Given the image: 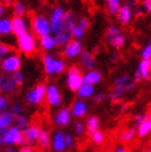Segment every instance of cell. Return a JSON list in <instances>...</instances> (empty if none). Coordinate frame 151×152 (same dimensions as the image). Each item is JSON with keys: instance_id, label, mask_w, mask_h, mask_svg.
Here are the masks:
<instances>
[{"instance_id": "2e32d148", "label": "cell", "mask_w": 151, "mask_h": 152, "mask_svg": "<svg viewBox=\"0 0 151 152\" xmlns=\"http://www.w3.org/2000/svg\"><path fill=\"white\" fill-rule=\"evenodd\" d=\"M89 110V106L87 104V102L84 99H81L78 98L77 100H74L71 105V111H72V115L76 119H83Z\"/></svg>"}, {"instance_id": "c3c4849f", "label": "cell", "mask_w": 151, "mask_h": 152, "mask_svg": "<svg viewBox=\"0 0 151 152\" xmlns=\"http://www.w3.org/2000/svg\"><path fill=\"white\" fill-rule=\"evenodd\" d=\"M135 86H136V83H135L131 78V80H129L126 83V86H125V89H126V93H131L133 90L135 89Z\"/></svg>"}, {"instance_id": "9f6ffc18", "label": "cell", "mask_w": 151, "mask_h": 152, "mask_svg": "<svg viewBox=\"0 0 151 152\" xmlns=\"http://www.w3.org/2000/svg\"><path fill=\"white\" fill-rule=\"evenodd\" d=\"M126 108H128V104L126 103H123L122 105H120V113H124V111H126Z\"/></svg>"}, {"instance_id": "8d00e7d4", "label": "cell", "mask_w": 151, "mask_h": 152, "mask_svg": "<svg viewBox=\"0 0 151 152\" xmlns=\"http://www.w3.org/2000/svg\"><path fill=\"white\" fill-rule=\"evenodd\" d=\"M11 77H12V79L15 80V83L18 84V87L24 84V82H25V75H24V73H22L20 69L16 71V72H14V73H11Z\"/></svg>"}, {"instance_id": "681fc988", "label": "cell", "mask_w": 151, "mask_h": 152, "mask_svg": "<svg viewBox=\"0 0 151 152\" xmlns=\"http://www.w3.org/2000/svg\"><path fill=\"white\" fill-rule=\"evenodd\" d=\"M142 7L149 14H151V0H142Z\"/></svg>"}, {"instance_id": "7402d4cb", "label": "cell", "mask_w": 151, "mask_h": 152, "mask_svg": "<svg viewBox=\"0 0 151 152\" xmlns=\"http://www.w3.org/2000/svg\"><path fill=\"white\" fill-rule=\"evenodd\" d=\"M102 78H103L102 73L99 71H97L95 68L94 69L86 71L83 73V83H88V84H93V86L99 84L102 82Z\"/></svg>"}, {"instance_id": "7bdbcfd3", "label": "cell", "mask_w": 151, "mask_h": 152, "mask_svg": "<svg viewBox=\"0 0 151 152\" xmlns=\"http://www.w3.org/2000/svg\"><path fill=\"white\" fill-rule=\"evenodd\" d=\"M9 53H11V48L4 43H0V62H1Z\"/></svg>"}, {"instance_id": "f907efd6", "label": "cell", "mask_w": 151, "mask_h": 152, "mask_svg": "<svg viewBox=\"0 0 151 152\" xmlns=\"http://www.w3.org/2000/svg\"><path fill=\"white\" fill-rule=\"evenodd\" d=\"M20 152H34V146L31 145H21V148L19 150Z\"/></svg>"}, {"instance_id": "52a82bcc", "label": "cell", "mask_w": 151, "mask_h": 152, "mask_svg": "<svg viewBox=\"0 0 151 152\" xmlns=\"http://www.w3.org/2000/svg\"><path fill=\"white\" fill-rule=\"evenodd\" d=\"M66 10L62 6H56L54 7V10L51 11L50 15V24H51V34L55 35L57 34L59 30L62 28L63 25V19L66 16Z\"/></svg>"}, {"instance_id": "d6986e66", "label": "cell", "mask_w": 151, "mask_h": 152, "mask_svg": "<svg viewBox=\"0 0 151 152\" xmlns=\"http://www.w3.org/2000/svg\"><path fill=\"white\" fill-rule=\"evenodd\" d=\"M79 59V67L83 68L84 71H89V69H94L95 68V57L92 52L89 51H84L83 50V52L81 53V56L78 57Z\"/></svg>"}, {"instance_id": "ba28073f", "label": "cell", "mask_w": 151, "mask_h": 152, "mask_svg": "<svg viewBox=\"0 0 151 152\" xmlns=\"http://www.w3.org/2000/svg\"><path fill=\"white\" fill-rule=\"evenodd\" d=\"M72 111H71V108H67V106H63V108L58 109L55 114L54 116H52V121H54V124L57 126V127H67L71 121H72Z\"/></svg>"}, {"instance_id": "816d5d0a", "label": "cell", "mask_w": 151, "mask_h": 152, "mask_svg": "<svg viewBox=\"0 0 151 152\" xmlns=\"http://www.w3.org/2000/svg\"><path fill=\"white\" fill-rule=\"evenodd\" d=\"M110 62H113V63H117L118 61H119V55H118V52L117 51H113L111 53H110Z\"/></svg>"}, {"instance_id": "836d02e7", "label": "cell", "mask_w": 151, "mask_h": 152, "mask_svg": "<svg viewBox=\"0 0 151 152\" xmlns=\"http://www.w3.org/2000/svg\"><path fill=\"white\" fill-rule=\"evenodd\" d=\"M89 135H90V141H92L94 145H97V146L103 145L104 141H105V135H104L103 131L99 130V129L95 130V131H93V132H90Z\"/></svg>"}, {"instance_id": "8fae6325", "label": "cell", "mask_w": 151, "mask_h": 152, "mask_svg": "<svg viewBox=\"0 0 151 152\" xmlns=\"http://www.w3.org/2000/svg\"><path fill=\"white\" fill-rule=\"evenodd\" d=\"M151 78V59H141L138 66V69L135 71L133 75V80L135 83H139L142 79Z\"/></svg>"}, {"instance_id": "484cf974", "label": "cell", "mask_w": 151, "mask_h": 152, "mask_svg": "<svg viewBox=\"0 0 151 152\" xmlns=\"http://www.w3.org/2000/svg\"><path fill=\"white\" fill-rule=\"evenodd\" d=\"M76 25H77V18H76V14L73 11H67L66 16L63 19V25H62L61 30L73 35V30H74Z\"/></svg>"}, {"instance_id": "11a10c76", "label": "cell", "mask_w": 151, "mask_h": 152, "mask_svg": "<svg viewBox=\"0 0 151 152\" xmlns=\"http://www.w3.org/2000/svg\"><path fill=\"white\" fill-rule=\"evenodd\" d=\"M5 11H6V9H5V4L0 3V18H1V16H4Z\"/></svg>"}, {"instance_id": "603a6c76", "label": "cell", "mask_w": 151, "mask_h": 152, "mask_svg": "<svg viewBox=\"0 0 151 152\" xmlns=\"http://www.w3.org/2000/svg\"><path fill=\"white\" fill-rule=\"evenodd\" d=\"M39 45L42 51L45 52H50L52 50H55L57 47L56 45V41H55V36L52 34H48V35H43L41 37H39Z\"/></svg>"}, {"instance_id": "f546056e", "label": "cell", "mask_w": 151, "mask_h": 152, "mask_svg": "<svg viewBox=\"0 0 151 152\" xmlns=\"http://www.w3.org/2000/svg\"><path fill=\"white\" fill-rule=\"evenodd\" d=\"M37 145L42 150H48L51 148V135L47 130H41L39 141H37Z\"/></svg>"}, {"instance_id": "1f68e13d", "label": "cell", "mask_w": 151, "mask_h": 152, "mask_svg": "<svg viewBox=\"0 0 151 152\" xmlns=\"http://www.w3.org/2000/svg\"><path fill=\"white\" fill-rule=\"evenodd\" d=\"M100 126V121H99V118L97 115H90L87 118L86 120V129H87V132H93L95 130H98Z\"/></svg>"}, {"instance_id": "ee69618b", "label": "cell", "mask_w": 151, "mask_h": 152, "mask_svg": "<svg viewBox=\"0 0 151 152\" xmlns=\"http://www.w3.org/2000/svg\"><path fill=\"white\" fill-rule=\"evenodd\" d=\"M77 26H79V27H82L83 30H87L89 28V20L87 19V18H81V19H78L77 20Z\"/></svg>"}, {"instance_id": "d590c367", "label": "cell", "mask_w": 151, "mask_h": 152, "mask_svg": "<svg viewBox=\"0 0 151 152\" xmlns=\"http://www.w3.org/2000/svg\"><path fill=\"white\" fill-rule=\"evenodd\" d=\"M86 132H87V129H86L84 123H82V121H76L73 124V135L76 137H83Z\"/></svg>"}, {"instance_id": "7dc6e473", "label": "cell", "mask_w": 151, "mask_h": 152, "mask_svg": "<svg viewBox=\"0 0 151 152\" xmlns=\"http://www.w3.org/2000/svg\"><path fill=\"white\" fill-rule=\"evenodd\" d=\"M22 105L20 104V103H15L11 108H10V111L14 114V115H18V114H21L22 113Z\"/></svg>"}, {"instance_id": "ffe728a7", "label": "cell", "mask_w": 151, "mask_h": 152, "mask_svg": "<svg viewBox=\"0 0 151 152\" xmlns=\"http://www.w3.org/2000/svg\"><path fill=\"white\" fill-rule=\"evenodd\" d=\"M42 66H43V71L48 77L56 75L55 71V66H56V56H54L52 53L46 52L42 56Z\"/></svg>"}, {"instance_id": "4316f807", "label": "cell", "mask_w": 151, "mask_h": 152, "mask_svg": "<svg viewBox=\"0 0 151 152\" xmlns=\"http://www.w3.org/2000/svg\"><path fill=\"white\" fill-rule=\"evenodd\" d=\"M15 115L10 110H3L0 114V127L1 129H9L11 125H14Z\"/></svg>"}, {"instance_id": "f6af8a7d", "label": "cell", "mask_w": 151, "mask_h": 152, "mask_svg": "<svg viewBox=\"0 0 151 152\" xmlns=\"http://www.w3.org/2000/svg\"><path fill=\"white\" fill-rule=\"evenodd\" d=\"M145 119V114H136V115H135L134 118H133V123H134V126L135 127H138L141 123H142V120Z\"/></svg>"}, {"instance_id": "4dcf8cb0", "label": "cell", "mask_w": 151, "mask_h": 152, "mask_svg": "<svg viewBox=\"0 0 151 152\" xmlns=\"http://www.w3.org/2000/svg\"><path fill=\"white\" fill-rule=\"evenodd\" d=\"M12 11L16 16H25L27 12V5L25 0H15L12 4Z\"/></svg>"}, {"instance_id": "f5cc1de1", "label": "cell", "mask_w": 151, "mask_h": 152, "mask_svg": "<svg viewBox=\"0 0 151 152\" xmlns=\"http://www.w3.org/2000/svg\"><path fill=\"white\" fill-rule=\"evenodd\" d=\"M6 131V129L0 127V146H4V134Z\"/></svg>"}, {"instance_id": "ac0fdd59", "label": "cell", "mask_w": 151, "mask_h": 152, "mask_svg": "<svg viewBox=\"0 0 151 152\" xmlns=\"http://www.w3.org/2000/svg\"><path fill=\"white\" fill-rule=\"evenodd\" d=\"M133 15H134V11H133V7L129 5V4H123L120 6V9L117 14V19L119 21L120 25H129L131 20H133Z\"/></svg>"}, {"instance_id": "83f0119b", "label": "cell", "mask_w": 151, "mask_h": 152, "mask_svg": "<svg viewBox=\"0 0 151 152\" xmlns=\"http://www.w3.org/2000/svg\"><path fill=\"white\" fill-rule=\"evenodd\" d=\"M138 136V132H136V127L135 126H131V127H126L125 130H123L119 135V139L122 140V142H125V143H129V142H133L135 140V137Z\"/></svg>"}, {"instance_id": "f35d334b", "label": "cell", "mask_w": 151, "mask_h": 152, "mask_svg": "<svg viewBox=\"0 0 151 152\" xmlns=\"http://www.w3.org/2000/svg\"><path fill=\"white\" fill-rule=\"evenodd\" d=\"M129 80H131L130 74L124 73V74L118 75V77L114 79V83H115V84H123V86H126V83L129 82Z\"/></svg>"}, {"instance_id": "5b68a950", "label": "cell", "mask_w": 151, "mask_h": 152, "mask_svg": "<svg viewBox=\"0 0 151 152\" xmlns=\"http://www.w3.org/2000/svg\"><path fill=\"white\" fill-rule=\"evenodd\" d=\"M21 145H24V131L18 126L11 125L4 134V146L14 147Z\"/></svg>"}, {"instance_id": "b9f144b4", "label": "cell", "mask_w": 151, "mask_h": 152, "mask_svg": "<svg viewBox=\"0 0 151 152\" xmlns=\"http://www.w3.org/2000/svg\"><path fill=\"white\" fill-rule=\"evenodd\" d=\"M65 142H66V148H67V150L73 148L74 145H76V137H74V135H72V134H66Z\"/></svg>"}, {"instance_id": "74e56055", "label": "cell", "mask_w": 151, "mask_h": 152, "mask_svg": "<svg viewBox=\"0 0 151 152\" xmlns=\"http://www.w3.org/2000/svg\"><path fill=\"white\" fill-rule=\"evenodd\" d=\"M141 59H151V40L141 50Z\"/></svg>"}, {"instance_id": "db71d44e", "label": "cell", "mask_w": 151, "mask_h": 152, "mask_svg": "<svg viewBox=\"0 0 151 152\" xmlns=\"http://www.w3.org/2000/svg\"><path fill=\"white\" fill-rule=\"evenodd\" d=\"M114 151H115V152H126L128 150H126V147H125L124 145H120V146H117V147L114 148Z\"/></svg>"}, {"instance_id": "44dd1931", "label": "cell", "mask_w": 151, "mask_h": 152, "mask_svg": "<svg viewBox=\"0 0 151 152\" xmlns=\"http://www.w3.org/2000/svg\"><path fill=\"white\" fill-rule=\"evenodd\" d=\"M126 94V89H125V86L123 84H113V88L109 93V99L111 103H119L123 100L124 95Z\"/></svg>"}, {"instance_id": "d6a6232c", "label": "cell", "mask_w": 151, "mask_h": 152, "mask_svg": "<svg viewBox=\"0 0 151 152\" xmlns=\"http://www.w3.org/2000/svg\"><path fill=\"white\" fill-rule=\"evenodd\" d=\"M105 3H107V9H108L109 15L117 16L120 6L123 5V0H105Z\"/></svg>"}, {"instance_id": "ab89813d", "label": "cell", "mask_w": 151, "mask_h": 152, "mask_svg": "<svg viewBox=\"0 0 151 152\" xmlns=\"http://www.w3.org/2000/svg\"><path fill=\"white\" fill-rule=\"evenodd\" d=\"M84 36H86V30H83L82 27H79V26L76 25V27H74V30H73V39L81 41V40L84 39Z\"/></svg>"}, {"instance_id": "7a4b0ae2", "label": "cell", "mask_w": 151, "mask_h": 152, "mask_svg": "<svg viewBox=\"0 0 151 152\" xmlns=\"http://www.w3.org/2000/svg\"><path fill=\"white\" fill-rule=\"evenodd\" d=\"M16 45L18 48L21 53L24 55H32L37 50V40H36V35L31 32H25L20 36L16 37Z\"/></svg>"}, {"instance_id": "f1b7e54d", "label": "cell", "mask_w": 151, "mask_h": 152, "mask_svg": "<svg viewBox=\"0 0 151 152\" xmlns=\"http://www.w3.org/2000/svg\"><path fill=\"white\" fill-rule=\"evenodd\" d=\"M12 34L11 19L9 18H0V36H9Z\"/></svg>"}, {"instance_id": "94428289", "label": "cell", "mask_w": 151, "mask_h": 152, "mask_svg": "<svg viewBox=\"0 0 151 152\" xmlns=\"http://www.w3.org/2000/svg\"><path fill=\"white\" fill-rule=\"evenodd\" d=\"M150 79H151V78H150Z\"/></svg>"}, {"instance_id": "5bb4252c", "label": "cell", "mask_w": 151, "mask_h": 152, "mask_svg": "<svg viewBox=\"0 0 151 152\" xmlns=\"http://www.w3.org/2000/svg\"><path fill=\"white\" fill-rule=\"evenodd\" d=\"M41 130L42 129L39 125H29L25 130H22L24 131V145H37Z\"/></svg>"}, {"instance_id": "277c9868", "label": "cell", "mask_w": 151, "mask_h": 152, "mask_svg": "<svg viewBox=\"0 0 151 152\" xmlns=\"http://www.w3.org/2000/svg\"><path fill=\"white\" fill-rule=\"evenodd\" d=\"M66 74V86L71 92H77L81 84L83 83V74L81 71V67L78 66H71L67 68Z\"/></svg>"}, {"instance_id": "9c48e42d", "label": "cell", "mask_w": 151, "mask_h": 152, "mask_svg": "<svg viewBox=\"0 0 151 152\" xmlns=\"http://www.w3.org/2000/svg\"><path fill=\"white\" fill-rule=\"evenodd\" d=\"M63 57L67 59H76L83 52V43L79 40L72 39L63 46Z\"/></svg>"}, {"instance_id": "e575fe53", "label": "cell", "mask_w": 151, "mask_h": 152, "mask_svg": "<svg viewBox=\"0 0 151 152\" xmlns=\"http://www.w3.org/2000/svg\"><path fill=\"white\" fill-rule=\"evenodd\" d=\"M14 125L18 126L19 129L21 130H25V129L29 126V119L26 115L24 114H18V115H15V120H14Z\"/></svg>"}, {"instance_id": "8992f818", "label": "cell", "mask_w": 151, "mask_h": 152, "mask_svg": "<svg viewBox=\"0 0 151 152\" xmlns=\"http://www.w3.org/2000/svg\"><path fill=\"white\" fill-rule=\"evenodd\" d=\"M46 89L47 86L45 83L41 84H37L36 87H34L32 89H30L26 93V100L29 104L31 105H40L43 103L45 98H46Z\"/></svg>"}, {"instance_id": "d4e9b609", "label": "cell", "mask_w": 151, "mask_h": 152, "mask_svg": "<svg viewBox=\"0 0 151 152\" xmlns=\"http://www.w3.org/2000/svg\"><path fill=\"white\" fill-rule=\"evenodd\" d=\"M76 93H77V96L81 98V99H84V100L92 99V96L95 94V86L88 84V83H82Z\"/></svg>"}, {"instance_id": "7c38bea8", "label": "cell", "mask_w": 151, "mask_h": 152, "mask_svg": "<svg viewBox=\"0 0 151 152\" xmlns=\"http://www.w3.org/2000/svg\"><path fill=\"white\" fill-rule=\"evenodd\" d=\"M46 103L52 106V108H57L62 103V94L61 90L58 89L56 84H48L46 89V98H45Z\"/></svg>"}, {"instance_id": "4fadbf2b", "label": "cell", "mask_w": 151, "mask_h": 152, "mask_svg": "<svg viewBox=\"0 0 151 152\" xmlns=\"http://www.w3.org/2000/svg\"><path fill=\"white\" fill-rule=\"evenodd\" d=\"M18 88V84L11 77V73L1 72L0 73V93L3 94H12Z\"/></svg>"}, {"instance_id": "6f0895ef", "label": "cell", "mask_w": 151, "mask_h": 152, "mask_svg": "<svg viewBox=\"0 0 151 152\" xmlns=\"http://www.w3.org/2000/svg\"><path fill=\"white\" fill-rule=\"evenodd\" d=\"M3 4H5V5H11V4H14V1L15 0H0Z\"/></svg>"}, {"instance_id": "3957f363", "label": "cell", "mask_w": 151, "mask_h": 152, "mask_svg": "<svg viewBox=\"0 0 151 152\" xmlns=\"http://www.w3.org/2000/svg\"><path fill=\"white\" fill-rule=\"evenodd\" d=\"M30 26H31L34 34L37 37H41L43 35H48L51 34V24H50V19L46 18L45 15L37 14L34 15L30 21Z\"/></svg>"}, {"instance_id": "e0dca14e", "label": "cell", "mask_w": 151, "mask_h": 152, "mask_svg": "<svg viewBox=\"0 0 151 152\" xmlns=\"http://www.w3.org/2000/svg\"><path fill=\"white\" fill-rule=\"evenodd\" d=\"M65 137H66V132L63 130H57L51 136V148L55 152H63L67 150Z\"/></svg>"}, {"instance_id": "30bf717a", "label": "cell", "mask_w": 151, "mask_h": 152, "mask_svg": "<svg viewBox=\"0 0 151 152\" xmlns=\"http://www.w3.org/2000/svg\"><path fill=\"white\" fill-rule=\"evenodd\" d=\"M1 69L6 73H14L21 68V58L16 53H9L1 62H0Z\"/></svg>"}, {"instance_id": "60d3db41", "label": "cell", "mask_w": 151, "mask_h": 152, "mask_svg": "<svg viewBox=\"0 0 151 152\" xmlns=\"http://www.w3.org/2000/svg\"><path fill=\"white\" fill-rule=\"evenodd\" d=\"M105 98H107V94L103 93V92H98V93H95V94L92 96V102H93V104H95V105H99V104H102V103L105 100Z\"/></svg>"}, {"instance_id": "bcb514c9", "label": "cell", "mask_w": 151, "mask_h": 152, "mask_svg": "<svg viewBox=\"0 0 151 152\" xmlns=\"http://www.w3.org/2000/svg\"><path fill=\"white\" fill-rule=\"evenodd\" d=\"M0 109L1 110H7L9 109V100L3 95V93H0Z\"/></svg>"}, {"instance_id": "680465c9", "label": "cell", "mask_w": 151, "mask_h": 152, "mask_svg": "<svg viewBox=\"0 0 151 152\" xmlns=\"http://www.w3.org/2000/svg\"><path fill=\"white\" fill-rule=\"evenodd\" d=\"M147 152H151V145L147 146Z\"/></svg>"}, {"instance_id": "91938a15", "label": "cell", "mask_w": 151, "mask_h": 152, "mask_svg": "<svg viewBox=\"0 0 151 152\" xmlns=\"http://www.w3.org/2000/svg\"><path fill=\"white\" fill-rule=\"evenodd\" d=\"M1 111H3V110H1V109H0V114H1Z\"/></svg>"}, {"instance_id": "6da1fadb", "label": "cell", "mask_w": 151, "mask_h": 152, "mask_svg": "<svg viewBox=\"0 0 151 152\" xmlns=\"http://www.w3.org/2000/svg\"><path fill=\"white\" fill-rule=\"evenodd\" d=\"M105 39H107V42L115 50L123 48L126 45V36L118 25H110L108 27Z\"/></svg>"}, {"instance_id": "cb8c5ba5", "label": "cell", "mask_w": 151, "mask_h": 152, "mask_svg": "<svg viewBox=\"0 0 151 152\" xmlns=\"http://www.w3.org/2000/svg\"><path fill=\"white\" fill-rule=\"evenodd\" d=\"M136 132L140 139H145L151 134V115L150 114H145V119L136 127Z\"/></svg>"}, {"instance_id": "9a60e30c", "label": "cell", "mask_w": 151, "mask_h": 152, "mask_svg": "<svg viewBox=\"0 0 151 152\" xmlns=\"http://www.w3.org/2000/svg\"><path fill=\"white\" fill-rule=\"evenodd\" d=\"M11 25H12V35L15 36H20L25 32H29V20L25 16H15L11 19Z\"/></svg>"}]
</instances>
